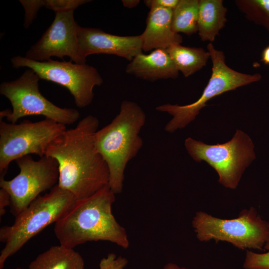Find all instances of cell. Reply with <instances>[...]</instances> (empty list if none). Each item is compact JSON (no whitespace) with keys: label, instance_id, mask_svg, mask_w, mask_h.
<instances>
[{"label":"cell","instance_id":"1","mask_svg":"<svg viewBox=\"0 0 269 269\" xmlns=\"http://www.w3.org/2000/svg\"><path fill=\"white\" fill-rule=\"evenodd\" d=\"M99 125L96 117L88 115L56 137L46 151L45 155L58 163L57 185L77 200L87 198L109 184L108 166L95 142Z\"/></svg>","mask_w":269,"mask_h":269},{"label":"cell","instance_id":"2","mask_svg":"<svg viewBox=\"0 0 269 269\" xmlns=\"http://www.w3.org/2000/svg\"><path fill=\"white\" fill-rule=\"evenodd\" d=\"M115 195L108 185L87 198L76 200L55 223L54 232L60 245L74 249L87 242L104 241L127 249V231L112 211Z\"/></svg>","mask_w":269,"mask_h":269},{"label":"cell","instance_id":"3","mask_svg":"<svg viewBox=\"0 0 269 269\" xmlns=\"http://www.w3.org/2000/svg\"><path fill=\"white\" fill-rule=\"evenodd\" d=\"M145 121L141 108L134 102L125 100L119 113L95 134L96 148L108 166V185L115 194L122 192L127 165L142 146L139 133Z\"/></svg>","mask_w":269,"mask_h":269},{"label":"cell","instance_id":"4","mask_svg":"<svg viewBox=\"0 0 269 269\" xmlns=\"http://www.w3.org/2000/svg\"><path fill=\"white\" fill-rule=\"evenodd\" d=\"M69 192L56 185L39 195L15 217L12 225L0 229V241L5 244L0 254V269L6 260L50 224L62 218L76 201Z\"/></svg>","mask_w":269,"mask_h":269},{"label":"cell","instance_id":"5","mask_svg":"<svg viewBox=\"0 0 269 269\" xmlns=\"http://www.w3.org/2000/svg\"><path fill=\"white\" fill-rule=\"evenodd\" d=\"M192 225L199 241H226L242 250H262L269 238V223L262 220L253 207L242 210L237 218L232 219L198 211Z\"/></svg>","mask_w":269,"mask_h":269},{"label":"cell","instance_id":"6","mask_svg":"<svg viewBox=\"0 0 269 269\" xmlns=\"http://www.w3.org/2000/svg\"><path fill=\"white\" fill-rule=\"evenodd\" d=\"M185 147L196 162L203 160L219 176L218 182L226 188H237L245 169L256 158L254 145L250 136L237 130L232 138L223 143L207 144L191 137L185 140Z\"/></svg>","mask_w":269,"mask_h":269},{"label":"cell","instance_id":"7","mask_svg":"<svg viewBox=\"0 0 269 269\" xmlns=\"http://www.w3.org/2000/svg\"><path fill=\"white\" fill-rule=\"evenodd\" d=\"M40 79L32 69L27 68L16 79L1 83L0 93L9 100L12 110L1 111L0 119L5 117L9 123L15 124L25 116L41 115L65 126L78 120L80 113L78 110L58 107L41 94Z\"/></svg>","mask_w":269,"mask_h":269},{"label":"cell","instance_id":"8","mask_svg":"<svg viewBox=\"0 0 269 269\" xmlns=\"http://www.w3.org/2000/svg\"><path fill=\"white\" fill-rule=\"evenodd\" d=\"M207 48L212 61V72L201 97L196 101L184 106L166 104L156 107V110L172 116L165 126L167 132L172 133L187 126L206 106V103L213 97L258 81L262 78L259 73L244 74L229 67L225 64L224 53L215 49L212 43H209Z\"/></svg>","mask_w":269,"mask_h":269},{"label":"cell","instance_id":"9","mask_svg":"<svg viewBox=\"0 0 269 269\" xmlns=\"http://www.w3.org/2000/svg\"><path fill=\"white\" fill-rule=\"evenodd\" d=\"M66 130L65 125L52 120L18 124L0 122V178H4L9 164L31 154L45 155L50 143Z\"/></svg>","mask_w":269,"mask_h":269},{"label":"cell","instance_id":"10","mask_svg":"<svg viewBox=\"0 0 269 269\" xmlns=\"http://www.w3.org/2000/svg\"><path fill=\"white\" fill-rule=\"evenodd\" d=\"M13 68L32 69L40 79L49 81L67 88L73 96L76 105L80 108L89 105L94 98L93 89L100 86L103 79L97 69L85 64L58 61L51 59L38 62L25 57L16 56L10 59Z\"/></svg>","mask_w":269,"mask_h":269},{"label":"cell","instance_id":"11","mask_svg":"<svg viewBox=\"0 0 269 269\" xmlns=\"http://www.w3.org/2000/svg\"><path fill=\"white\" fill-rule=\"evenodd\" d=\"M19 173L13 178H0V187L10 195L11 214L16 217L40 193L57 185L59 167L57 161L46 155L35 160L30 155L16 160Z\"/></svg>","mask_w":269,"mask_h":269},{"label":"cell","instance_id":"12","mask_svg":"<svg viewBox=\"0 0 269 269\" xmlns=\"http://www.w3.org/2000/svg\"><path fill=\"white\" fill-rule=\"evenodd\" d=\"M54 20L40 38L27 51V59L44 62L51 57L63 60L68 56L77 64H85L86 59L80 54L77 37L78 25L74 10L55 12Z\"/></svg>","mask_w":269,"mask_h":269},{"label":"cell","instance_id":"13","mask_svg":"<svg viewBox=\"0 0 269 269\" xmlns=\"http://www.w3.org/2000/svg\"><path fill=\"white\" fill-rule=\"evenodd\" d=\"M77 37L80 54L85 59L90 55L105 54L115 55L131 61L142 51L140 35L119 36L99 28L78 25Z\"/></svg>","mask_w":269,"mask_h":269},{"label":"cell","instance_id":"14","mask_svg":"<svg viewBox=\"0 0 269 269\" xmlns=\"http://www.w3.org/2000/svg\"><path fill=\"white\" fill-rule=\"evenodd\" d=\"M172 9L162 7L150 8L146 27L140 35L142 51L166 50L171 46L182 43L181 35L172 29Z\"/></svg>","mask_w":269,"mask_h":269},{"label":"cell","instance_id":"15","mask_svg":"<svg viewBox=\"0 0 269 269\" xmlns=\"http://www.w3.org/2000/svg\"><path fill=\"white\" fill-rule=\"evenodd\" d=\"M126 72L151 82L159 79H175L179 71L165 49H157L148 54L142 52L130 61Z\"/></svg>","mask_w":269,"mask_h":269},{"label":"cell","instance_id":"16","mask_svg":"<svg viewBox=\"0 0 269 269\" xmlns=\"http://www.w3.org/2000/svg\"><path fill=\"white\" fill-rule=\"evenodd\" d=\"M227 11L222 0H199L197 28L202 41L214 40L227 21Z\"/></svg>","mask_w":269,"mask_h":269},{"label":"cell","instance_id":"17","mask_svg":"<svg viewBox=\"0 0 269 269\" xmlns=\"http://www.w3.org/2000/svg\"><path fill=\"white\" fill-rule=\"evenodd\" d=\"M29 269H84L79 253L61 245L53 246L40 254L29 265Z\"/></svg>","mask_w":269,"mask_h":269},{"label":"cell","instance_id":"18","mask_svg":"<svg viewBox=\"0 0 269 269\" xmlns=\"http://www.w3.org/2000/svg\"><path fill=\"white\" fill-rule=\"evenodd\" d=\"M178 71L187 77L206 65L209 52L201 48L189 47L176 44L166 49Z\"/></svg>","mask_w":269,"mask_h":269},{"label":"cell","instance_id":"19","mask_svg":"<svg viewBox=\"0 0 269 269\" xmlns=\"http://www.w3.org/2000/svg\"><path fill=\"white\" fill-rule=\"evenodd\" d=\"M199 0H179L172 10L171 27L173 32L190 35L198 31Z\"/></svg>","mask_w":269,"mask_h":269},{"label":"cell","instance_id":"20","mask_svg":"<svg viewBox=\"0 0 269 269\" xmlns=\"http://www.w3.org/2000/svg\"><path fill=\"white\" fill-rule=\"evenodd\" d=\"M264 248L268 252L263 254L247 250L243 265L245 269H269V238L266 241Z\"/></svg>","mask_w":269,"mask_h":269},{"label":"cell","instance_id":"21","mask_svg":"<svg viewBox=\"0 0 269 269\" xmlns=\"http://www.w3.org/2000/svg\"><path fill=\"white\" fill-rule=\"evenodd\" d=\"M253 10V19L269 31V0L247 1Z\"/></svg>","mask_w":269,"mask_h":269},{"label":"cell","instance_id":"22","mask_svg":"<svg viewBox=\"0 0 269 269\" xmlns=\"http://www.w3.org/2000/svg\"><path fill=\"white\" fill-rule=\"evenodd\" d=\"M87 0H44V6L55 12L74 10L79 6L89 2Z\"/></svg>","mask_w":269,"mask_h":269},{"label":"cell","instance_id":"23","mask_svg":"<svg viewBox=\"0 0 269 269\" xmlns=\"http://www.w3.org/2000/svg\"><path fill=\"white\" fill-rule=\"evenodd\" d=\"M19 1L24 9V26L27 28L35 18L39 9L42 6H44V0H20Z\"/></svg>","mask_w":269,"mask_h":269},{"label":"cell","instance_id":"24","mask_svg":"<svg viewBox=\"0 0 269 269\" xmlns=\"http://www.w3.org/2000/svg\"><path fill=\"white\" fill-rule=\"evenodd\" d=\"M128 264L126 258L110 253L101 260L99 269H125Z\"/></svg>","mask_w":269,"mask_h":269},{"label":"cell","instance_id":"25","mask_svg":"<svg viewBox=\"0 0 269 269\" xmlns=\"http://www.w3.org/2000/svg\"><path fill=\"white\" fill-rule=\"evenodd\" d=\"M179 0H145L144 3L146 6L152 7H162L173 9L177 5Z\"/></svg>","mask_w":269,"mask_h":269},{"label":"cell","instance_id":"26","mask_svg":"<svg viewBox=\"0 0 269 269\" xmlns=\"http://www.w3.org/2000/svg\"><path fill=\"white\" fill-rule=\"evenodd\" d=\"M11 203L10 196L9 193L4 189H0V216L5 213V207L10 206Z\"/></svg>","mask_w":269,"mask_h":269},{"label":"cell","instance_id":"27","mask_svg":"<svg viewBox=\"0 0 269 269\" xmlns=\"http://www.w3.org/2000/svg\"><path fill=\"white\" fill-rule=\"evenodd\" d=\"M124 6L127 8H132L136 6L140 2L139 0H123Z\"/></svg>","mask_w":269,"mask_h":269},{"label":"cell","instance_id":"28","mask_svg":"<svg viewBox=\"0 0 269 269\" xmlns=\"http://www.w3.org/2000/svg\"><path fill=\"white\" fill-rule=\"evenodd\" d=\"M261 60L267 65H269V46H267L263 51Z\"/></svg>","mask_w":269,"mask_h":269},{"label":"cell","instance_id":"29","mask_svg":"<svg viewBox=\"0 0 269 269\" xmlns=\"http://www.w3.org/2000/svg\"><path fill=\"white\" fill-rule=\"evenodd\" d=\"M162 269H189L188 268H186L185 267H181L177 265L172 263H168L167 264H166Z\"/></svg>","mask_w":269,"mask_h":269},{"label":"cell","instance_id":"30","mask_svg":"<svg viewBox=\"0 0 269 269\" xmlns=\"http://www.w3.org/2000/svg\"><path fill=\"white\" fill-rule=\"evenodd\" d=\"M15 269H24L20 268V267H17Z\"/></svg>","mask_w":269,"mask_h":269},{"label":"cell","instance_id":"31","mask_svg":"<svg viewBox=\"0 0 269 269\" xmlns=\"http://www.w3.org/2000/svg\"></svg>","mask_w":269,"mask_h":269}]
</instances>
